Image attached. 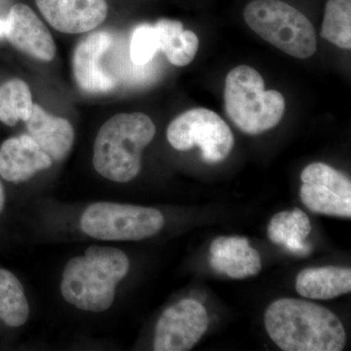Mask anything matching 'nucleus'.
I'll return each mask as SVG.
<instances>
[{
    "instance_id": "obj_11",
    "label": "nucleus",
    "mask_w": 351,
    "mask_h": 351,
    "mask_svg": "<svg viewBox=\"0 0 351 351\" xmlns=\"http://www.w3.org/2000/svg\"><path fill=\"white\" fill-rule=\"evenodd\" d=\"M39 11L57 31L83 34L93 31L108 16L106 0H36Z\"/></svg>"
},
{
    "instance_id": "obj_14",
    "label": "nucleus",
    "mask_w": 351,
    "mask_h": 351,
    "mask_svg": "<svg viewBox=\"0 0 351 351\" xmlns=\"http://www.w3.org/2000/svg\"><path fill=\"white\" fill-rule=\"evenodd\" d=\"M295 290L311 300H331L351 291V270L348 267H324L300 272Z\"/></svg>"
},
{
    "instance_id": "obj_3",
    "label": "nucleus",
    "mask_w": 351,
    "mask_h": 351,
    "mask_svg": "<svg viewBox=\"0 0 351 351\" xmlns=\"http://www.w3.org/2000/svg\"><path fill=\"white\" fill-rule=\"evenodd\" d=\"M156 133L154 121L145 113L114 115L103 124L95 138V170L110 182H131L141 172L143 151Z\"/></svg>"
},
{
    "instance_id": "obj_12",
    "label": "nucleus",
    "mask_w": 351,
    "mask_h": 351,
    "mask_svg": "<svg viewBox=\"0 0 351 351\" xmlns=\"http://www.w3.org/2000/svg\"><path fill=\"white\" fill-rule=\"evenodd\" d=\"M53 160L29 135L7 138L0 145V177L20 184L41 171L49 169Z\"/></svg>"
},
{
    "instance_id": "obj_10",
    "label": "nucleus",
    "mask_w": 351,
    "mask_h": 351,
    "mask_svg": "<svg viewBox=\"0 0 351 351\" xmlns=\"http://www.w3.org/2000/svg\"><path fill=\"white\" fill-rule=\"evenodd\" d=\"M5 36L16 49L39 61L51 62L56 56V44L50 32L25 4L11 7Z\"/></svg>"
},
{
    "instance_id": "obj_7",
    "label": "nucleus",
    "mask_w": 351,
    "mask_h": 351,
    "mask_svg": "<svg viewBox=\"0 0 351 351\" xmlns=\"http://www.w3.org/2000/svg\"><path fill=\"white\" fill-rule=\"evenodd\" d=\"M168 142L179 152L197 145L207 163L225 160L234 145V137L225 120L213 110L193 108L172 120L166 132Z\"/></svg>"
},
{
    "instance_id": "obj_4",
    "label": "nucleus",
    "mask_w": 351,
    "mask_h": 351,
    "mask_svg": "<svg viewBox=\"0 0 351 351\" xmlns=\"http://www.w3.org/2000/svg\"><path fill=\"white\" fill-rule=\"evenodd\" d=\"M225 108L240 131L258 135L278 125L285 112V99L276 90L265 89L260 73L246 64L228 73L225 85Z\"/></svg>"
},
{
    "instance_id": "obj_21",
    "label": "nucleus",
    "mask_w": 351,
    "mask_h": 351,
    "mask_svg": "<svg viewBox=\"0 0 351 351\" xmlns=\"http://www.w3.org/2000/svg\"><path fill=\"white\" fill-rule=\"evenodd\" d=\"M159 47L158 36L154 25H138L132 34L129 55L135 66H145L154 59Z\"/></svg>"
},
{
    "instance_id": "obj_22",
    "label": "nucleus",
    "mask_w": 351,
    "mask_h": 351,
    "mask_svg": "<svg viewBox=\"0 0 351 351\" xmlns=\"http://www.w3.org/2000/svg\"><path fill=\"white\" fill-rule=\"evenodd\" d=\"M6 204V195L5 189H4L3 184H2L1 180H0V214L3 212L4 208Z\"/></svg>"
},
{
    "instance_id": "obj_6",
    "label": "nucleus",
    "mask_w": 351,
    "mask_h": 351,
    "mask_svg": "<svg viewBox=\"0 0 351 351\" xmlns=\"http://www.w3.org/2000/svg\"><path fill=\"white\" fill-rule=\"evenodd\" d=\"M165 219L156 208L101 201L85 208L80 228L100 241H140L160 232Z\"/></svg>"
},
{
    "instance_id": "obj_9",
    "label": "nucleus",
    "mask_w": 351,
    "mask_h": 351,
    "mask_svg": "<svg viewBox=\"0 0 351 351\" xmlns=\"http://www.w3.org/2000/svg\"><path fill=\"white\" fill-rule=\"evenodd\" d=\"M113 43L112 34L96 32L76 46L73 58V75L78 87L87 93H107L117 85L114 76L101 66Z\"/></svg>"
},
{
    "instance_id": "obj_1",
    "label": "nucleus",
    "mask_w": 351,
    "mask_h": 351,
    "mask_svg": "<svg viewBox=\"0 0 351 351\" xmlns=\"http://www.w3.org/2000/svg\"><path fill=\"white\" fill-rule=\"evenodd\" d=\"M129 269L130 261L123 251L110 245H92L64 265L60 284L62 297L78 311L106 313Z\"/></svg>"
},
{
    "instance_id": "obj_15",
    "label": "nucleus",
    "mask_w": 351,
    "mask_h": 351,
    "mask_svg": "<svg viewBox=\"0 0 351 351\" xmlns=\"http://www.w3.org/2000/svg\"><path fill=\"white\" fill-rule=\"evenodd\" d=\"M158 36L159 51L176 66H186L195 59L199 39L195 32L184 31L179 21L161 19L154 25Z\"/></svg>"
},
{
    "instance_id": "obj_19",
    "label": "nucleus",
    "mask_w": 351,
    "mask_h": 351,
    "mask_svg": "<svg viewBox=\"0 0 351 351\" xmlns=\"http://www.w3.org/2000/svg\"><path fill=\"white\" fill-rule=\"evenodd\" d=\"M300 196L313 213L351 218V198L341 197L326 186L304 182Z\"/></svg>"
},
{
    "instance_id": "obj_17",
    "label": "nucleus",
    "mask_w": 351,
    "mask_h": 351,
    "mask_svg": "<svg viewBox=\"0 0 351 351\" xmlns=\"http://www.w3.org/2000/svg\"><path fill=\"white\" fill-rule=\"evenodd\" d=\"M29 85L21 80H9L0 86V121L15 126L20 120L27 121L34 108Z\"/></svg>"
},
{
    "instance_id": "obj_5",
    "label": "nucleus",
    "mask_w": 351,
    "mask_h": 351,
    "mask_svg": "<svg viewBox=\"0 0 351 351\" xmlns=\"http://www.w3.org/2000/svg\"><path fill=\"white\" fill-rule=\"evenodd\" d=\"M244 19L258 36L290 56L307 59L317 49L311 21L281 0H253L245 8Z\"/></svg>"
},
{
    "instance_id": "obj_2",
    "label": "nucleus",
    "mask_w": 351,
    "mask_h": 351,
    "mask_svg": "<svg viewBox=\"0 0 351 351\" xmlns=\"http://www.w3.org/2000/svg\"><path fill=\"white\" fill-rule=\"evenodd\" d=\"M265 326L284 351H341L346 343V330L338 316L302 300L272 302L265 313Z\"/></svg>"
},
{
    "instance_id": "obj_23",
    "label": "nucleus",
    "mask_w": 351,
    "mask_h": 351,
    "mask_svg": "<svg viewBox=\"0 0 351 351\" xmlns=\"http://www.w3.org/2000/svg\"><path fill=\"white\" fill-rule=\"evenodd\" d=\"M6 34V20H0V38L5 36Z\"/></svg>"
},
{
    "instance_id": "obj_13",
    "label": "nucleus",
    "mask_w": 351,
    "mask_h": 351,
    "mask_svg": "<svg viewBox=\"0 0 351 351\" xmlns=\"http://www.w3.org/2000/svg\"><path fill=\"white\" fill-rule=\"evenodd\" d=\"M25 123L29 136L53 161H62L68 156L75 143V130L69 120L54 117L34 104Z\"/></svg>"
},
{
    "instance_id": "obj_8",
    "label": "nucleus",
    "mask_w": 351,
    "mask_h": 351,
    "mask_svg": "<svg viewBox=\"0 0 351 351\" xmlns=\"http://www.w3.org/2000/svg\"><path fill=\"white\" fill-rule=\"evenodd\" d=\"M209 326L206 308L195 300H182L159 317L154 350L188 351L195 348Z\"/></svg>"
},
{
    "instance_id": "obj_16",
    "label": "nucleus",
    "mask_w": 351,
    "mask_h": 351,
    "mask_svg": "<svg viewBox=\"0 0 351 351\" xmlns=\"http://www.w3.org/2000/svg\"><path fill=\"white\" fill-rule=\"evenodd\" d=\"M31 306L24 285L10 270L0 269V323L17 329L27 324Z\"/></svg>"
},
{
    "instance_id": "obj_20",
    "label": "nucleus",
    "mask_w": 351,
    "mask_h": 351,
    "mask_svg": "<svg viewBox=\"0 0 351 351\" xmlns=\"http://www.w3.org/2000/svg\"><path fill=\"white\" fill-rule=\"evenodd\" d=\"M301 179L304 184H320L341 197L351 198L350 178L327 164L316 162L306 166L302 172Z\"/></svg>"
},
{
    "instance_id": "obj_18",
    "label": "nucleus",
    "mask_w": 351,
    "mask_h": 351,
    "mask_svg": "<svg viewBox=\"0 0 351 351\" xmlns=\"http://www.w3.org/2000/svg\"><path fill=\"white\" fill-rule=\"evenodd\" d=\"M321 36L341 49L351 48V0H328Z\"/></svg>"
}]
</instances>
